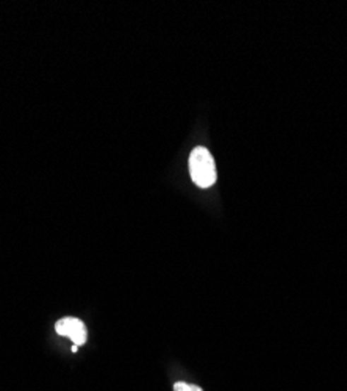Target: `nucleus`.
<instances>
[{"mask_svg":"<svg viewBox=\"0 0 347 391\" xmlns=\"http://www.w3.org/2000/svg\"><path fill=\"white\" fill-rule=\"evenodd\" d=\"M174 391H204V390L197 385H191V383H187V382H177L174 385Z\"/></svg>","mask_w":347,"mask_h":391,"instance_id":"3","label":"nucleus"},{"mask_svg":"<svg viewBox=\"0 0 347 391\" xmlns=\"http://www.w3.org/2000/svg\"><path fill=\"white\" fill-rule=\"evenodd\" d=\"M189 174L199 188H210L216 182L215 158L208 149L199 146L189 155Z\"/></svg>","mask_w":347,"mask_h":391,"instance_id":"1","label":"nucleus"},{"mask_svg":"<svg viewBox=\"0 0 347 391\" xmlns=\"http://www.w3.org/2000/svg\"><path fill=\"white\" fill-rule=\"evenodd\" d=\"M55 330L58 335L71 338V342L76 346H82L86 343V327L83 321L77 318H63L55 324Z\"/></svg>","mask_w":347,"mask_h":391,"instance_id":"2","label":"nucleus"}]
</instances>
